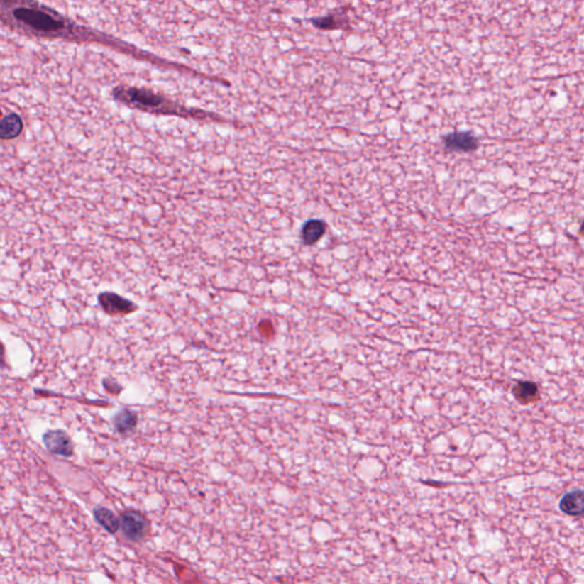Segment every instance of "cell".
<instances>
[{"label":"cell","instance_id":"7","mask_svg":"<svg viewBox=\"0 0 584 584\" xmlns=\"http://www.w3.org/2000/svg\"><path fill=\"white\" fill-rule=\"evenodd\" d=\"M313 26L320 30H349L351 23L347 16L346 9H338L336 12L330 13L326 16L314 18L309 20Z\"/></svg>","mask_w":584,"mask_h":584},{"label":"cell","instance_id":"8","mask_svg":"<svg viewBox=\"0 0 584 584\" xmlns=\"http://www.w3.org/2000/svg\"><path fill=\"white\" fill-rule=\"evenodd\" d=\"M512 395L522 405L533 404L541 398L540 388L534 381H517L512 387Z\"/></svg>","mask_w":584,"mask_h":584},{"label":"cell","instance_id":"1","mask_svg":"<svg viewBox=\"0 0 584 584\" xmlns=\"http://www.w3.org/2000/svg\"><path fill=\"white\" fill-rule=\"evenodd\" d=\"M0 22L18 35L41 39H61L72 43L102 44L118 52L150 62L152 65L182 72L193 73V69L180 63L158 57L152 53L114 38L112 35L78 24L55 9L35 0H0Z\"/></svg>","mask_w":584,"mask_h":584},{"label":"cell","instance_id":"14","mask_svg":"<svg viewBox=\"0 0 584 584\" xmlns=\"http://www.w3.org/2000/svg\"><path fill=\"white\" fill-rule=\"evenodd\" d=\"M0 369H9L6 360V348H5L1 341H0Z\"/></svg>","mask_w":584,"mask_h":584},{"label":"cell","instance_id":"5","mask_svg":"<svg viewBox=\"0 0 584 584\" xmlns=\"http://www.w3.org/2000/svg\"><path fill=\"white\" fill-rule=\"evenodd\" d=\"M119 524L126 538L135 542L144 538L148 529L145 518L137 512H126L120 514Z\"/></svg>","mask_w":584,"mask_h":584},{"label":"cell","instance_id":"4","mask_svg":"<svg viewBox=\"0 0 584 584\" xmlns=\"http://www.w3.org/2000/svg\"><path fill=\"white\" fill-rule=\"evenodd\" d=\"M43 443L46 450L55 456L71 458L75 452L72 439L65 430H47L43 435Z\"/></svg>","mask_w":584,"mask_h":584},{"label":"cell","instance_id":"12","mask_svg":"<svg viewBox=\"0 0 584 584\" xmlns=\"http://www.w3.org/2000/svg\"><path fill=\"white\" fill-rule=\"evenodd\" d=\"M94 517L97 523L111 534H114L119 529V518L116 517L110 509L97 507L94 509Z\"/></svg>","mask_w":584,"mask_h":584},{"label":"cell","instance_id":"6","mask_svg":"<svg viewBox=\"0 0 584 584\" xmlns=\"http://www.w3.org/2000/svg\"><path fill=\"white\" fill-rule=\"evenodd\" d=\"M443 146L451 152H473L478 148V140L470 131H453L444 135L442 138Z\"/></svg>","mask_w":584,"mask_h":584},{"label":"cell","instance_id":"11","mask_svg":"<svg viewBox=\"0 0 584 584\" xmlns=\"http://www.w3.org/2000/svg\"><path fill=\"white\" fill-rule=\"evenodd\" d=\"M23 120L18 114H9L0 120V140H14L23 131Z\"/></svg>","mask_w":584,"mask_h":584},{"label":"cell","instance_id":"3","mask_svg":"<svg viewBox=\"0 0 584 584\" xmlns=\"http://www.w3.org/2000/svg\"><path fill=\"white\" fill-rule=\"evenodd\" d=\"M97 300L103 311L110 316H126L138 309V306L134 302L110 291L99 294Z\"/></svg>","mask_w":584,"mask_h":584},{"label":"cell","instance_id":"13","mask_svg":"<svg viewBox=\"0 0 584 584\" xmlns=\"http://www.w3.org/2000/svg\"><path fill=\"white\" fill-rule=\"evenodd\" d=\"M136 413L131 410L120 411L114 419V427H116V431L120 434H128L129 431L136 427Z\"/></svg>","mask_w":584,"mask_h":584},{"label":"cell","instance_id":"9","mask_svg":"<svg viewBox=\"0 0 584 584\" xmlns=\"http://www.w3.org/2000/svg\"><path fill=\"white\" fill-rule=\"evenodd\" d=\"M559 509L567 516H581L584 512L583 491L574 490L566 493L559 501Z\"/></svg>","mask_w":584,"mask_h":584},{"label":"cell","instance_id":"2","mask_svg":"<svg viewBox=\"0 0 584 584\" xmlns=\"http://www.w3.org/2000/svg\"><path fill=\"white\" fill-rule=\"evenodd\" d=\"M112 97L116 102L134 109V110L158 114V116H174L184 119L202 120V121L232 122L219 114L204 111L202 109L189 108L182 103L165 97L148 88L135 87L120 84L112 90Z\"/></svg>","mask_w":584,"mask_h":584},{"label":"cell","instance_id":"10","mask_svg":"<svg viewBox=\"0 0 584 584\" xmlns=\"http://www.w3.org/2000/svg\"><path fill=\"white\" fill-rule=\"evenodd\" d=\"M326 231V221L322 219H313L302 225L300 238L305 246H314L324 236Z\"/></svg>","mask_w":584,"mask_h":584}]
</instances>
